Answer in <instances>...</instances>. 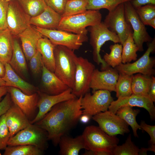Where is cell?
<instances>
[{
	"label": "cell",
	"mask_w": 155,
	"mask_h": 155,
	"mask_svg": "<svg viewBox=\"0 0 155 155\" xmlns=\"http://www.w3.org/2000/svg\"><path fill=\"white\" fill-rule=\"evenodd\" d=\"M125 106L144 108L148 111L151 119H155V107L154 102L148 96L133 94L129 96L119 98L111 102L108 109L109 111L116 114L120 107Z\"/></svg>",
	"instance_id": "cell-18"
},
{
	"label": "cell",
	"mask_w": 155,
	"mask_h": 155,
	"mask_svg": "<svg viewBox=\"0 0 155 155\" xmlns=\"http://www.w3.org/2000/svg\"><path fill=\"white\" fill-rule=\"evenodd\" d=\"M7 1H12V0H7Z\"/></svg>",
	"instance_id": "cell-54"
},
{
	"label": "cell",
	"mask_w": 155,
	"mask_h": 155,
	"mask_svg": "<svg viewBox=\"0 0 155 155\" xmlns=\"http://www.w3.org/2000/svg\"><path fill=\"white\" fill-rule=\"evenodd\" d=\"M75 69L72 93L76 97L83 96L90 90L92 75L95 65L88 60L82 57H77Z\"/></svg>",
	"instance_id": "cell-8"
},
{
	"label": "cell",
	"mask_w": 155,
	"mask_h": 155,
	"mask_svg": "<svg viewBox=\"0 0 155 155\" xmlns=\"http://www.w3.org/2000/svg\"><path fill=\"white\" fill-rule=\"evenodd\" d=\"M55 67L54 73L71 89L73 87L77 57L74 51L60 45L54 49Z\"/></svg>",
	"instance_id": "cell-2"
},
{
	"label": "cell",
	"mask_w": 155,
	"mask_h": 155,
	"mask_svg": "<svg viewBox=\"0 0 155 155\" xmlns=\"http://www.w3.org/2000/svg\"><path fill=\"white\" fill-rule=\"evenodd\" d=\"M146 25H149L154 29H155V18H154L148 21Z\"/></svg>",
	"instance_id": "cell-52"
},
{
	"label": "cell",
	"mask_w": 155,
	"mask_h": 155,
	"mask_svg": "<svg viewBox=\"0 0 155 155\" xmlns=\"http://www.w3.org/2000/svg\"><path fill=\"white\" fill-rule=\"evenodd\" d=\"M9 1L7 0H0V30L7 29V15Z\"/></svg>",
	"instance_id": "cell-41"
},
{
	"label": "cell",
	"mask_w": 155,
	"mask_h": 155,
	"mask_svg": "<svg viewBox=\"0 0 155 155\" xmlns=\"http://www.w3.org/2000/svg\"><path fill=\"white\" fill-rule=\"evenodd\" d=\"M87 0H68L66 3L62 17L83 13L86 11Z\"/></svg>",
	"instance_id": "cell-36"
},
{
	"label": "cell",
	"mask_w": 155,
	"mask_h": 155,
	"mask_svg": "<svg viewBox=\"0 0 155 155\" xmlns=\"http://www.w3.org/2000/svg\"><path fill=\"white\" fill-rule=\"evenodd\" d=\"M58 144L61 155H78L81 150H86L82 135L74 138L64 135L61 137Z\"/></svg>",
	"instance_id": "cell-25"
},
{
	"label": "cell",
	"mask_w": 155,
	"mask_h": 155,
	"mask_svg": "<svg viewBox=\"0 0 155 155\" xmlns=\"http://www.w3.org/2000/svg\"><path fill=\"white\" fill-rule=\"evenodd\" d=\"M91 117L87 115L82 114L80 117L79 120L82 123H86L89 121Z\"/></svg>",
	"instance_id": "cell-50"
},
{
	"label": "cell",
	"mask_w": 155,
	"mask_h": 155,
	"mask_svg": "<svg viewBox=\"0 0 155 155\" xmlns=\"http://www.w3.org/2000/svg\"><path fill=\"white\" fill-rule=\"evenodd\" d=\"M113 101L110 92L105 90H98L91 94L88 92L82 97L81 105L83 114L92 117L98 113L108 110Z\"/></svg>",
	"instance_id": "cell-9"
},
{
	"label": "cell",
	"mask_w": 155,
	"mask_h": 155,
	"mask_svg": "<svg viewBox=\"0 0 155 155\" xmlns=\"http://www.w3.org/2000/svg\"><path fill=\"white\" fill-rule=\"evenodd\" d=\"M55 45L48 38L43 36L38 42L37 49L41 54L43 64L50 71L54 72L55 67L54 49Z\"/></svg>",
	"instance_id": "cell-26"
},
{
	"label": "cell",
	"mask_w": 155,
	"mask_h": 155,
	"mask_svg": "<svg viewBox=\"0 0 155 155\" xmlns=\"http://www.w3.org/2000/svg\"><path fill=\"white\" fill-rule=\"evenodd\" d=\"M140 112L139 109H133L132 107L125 106L120 107L116 113L131 127L133 135L135 137H138L137 130H142L136 120V117Z\"/></svg>",
	"instance_id": "cell-28"
},
{
	"label": "cell",
	"mask_w": 155,
	"mask_h": 155,
	"mask_svg": "<svg viewBox=\"0 0 155 155\" xmlns=\"http://www.w3.org/2000/svg\"><path fill=\"white\" fill-rule=\"evenodd\" d=\"M119 72L109 67L101 71L94 70L90 84L93 92L98 90L115 92L116 86L118 78Z\"/></svg>",
	"instance_id": "cell-17"
},
{
	"label": "cell",
	"mask_w": 155,
	"mask_h": 155,
	"mask_svg": "<svg viewBox=\"0 0 155 155\" xmlns=\"http://www.w3.org/2000/svg\"><path fill=\"white\" fill-rule=\"evenodd\" d=\"M109 48L110 53H106L103 59L108 65L114 68L122 63V45L118 43H115L111 45Z\"/></svg>",
	"instance_id": "cell-35"
},
{
	"label": "cell",
	"mask_w": 155,
	"mask_h": 155,
	"mask_svg": "<svg viewBox=\"0 0 155 155\" xmlns=\"http://www.w3.org/2000/svg\"><path fill=\"white\" fill-rule=\"evenodd\" d=\"M148 48L144 55L133 63H121L115 68L119 72L132 75L136 73L152 76L155 74V59L150 57L155 50V38L148 44Z\"/></svg>",
	"instance_id": "cell-7"
},
{
	"label": "cell",
	"mask_w": 155,
	"mask_h": 155,
	"mask_svg": "<svg viewBox=\"0 0 155 155\" xmlns=\"http://www.w3.org/2000/svg\"><path fill=\"white\" fill-rule=\"evenodd\" d=\"M0 150H1V149H0V155H1V152H0Z\"/></svg>",
	"instance_id": "cell-55"
},
{
	"label": "cell",
	"mask_w": 155,
	"mask_h": 155,
	"mask_svg": "<svg viewBox=\"0 0 155 155\" xmlns=\"http://www.w3.org/2000/svg\"><path fill=\"white\" fill-rule=\"evenodd\" d=\"M148 151H151L155 152V144H150L148 148H141L139 149V155H146Z\"/></svg>",
	"instance_id": "cell-48"
},
{
	"label": "cell",
	"mask_w": 155,
	"mask_h": 155,
	"mask_svg": "<svg viewBox=\"0 0 155 155\" xmlns=\"http://www.w3.org/2000/svg\"><path fill=\"white\" fill-rule=\"evenodd\" d=\"M125 17L130 24L133 30V38L138 48V51H144V42H150L152 39L148 32L145 25L138 15L135 8L131 1L124 3Z\"/></svg>",
	"instance_id": "cell-12"
},
{
	"label": "cell",
	"mask_w": 155,
	"mask_h": 155,
	"mask_svg": "<svg viewBox=\"0 0 155 155\" xmlns=\"http://www.w3.org/2000/svg\"><path fill=\"white\" fill-rule=\"evenodd\" d=\"M5 72V68L4 65L0 61V77L2 78Z\"/></svg>",
	"instance_id": "cell-51"
},
{
	"label": "cell",
	"mask_w": 155,
	"mask_h": 155,
	"mask_svg": "<svg viewBox=\"0 0 155 155\" xmlns=\"http://www.w3.org/2000/svg\"><path fill=\"white\" fill-rule=\"evenodd\" d=\"M152 82L148 93V96L154 102L155 101V78L152 76Z\"/></svg>",
	"instance_id": "cell-46"
},
{
	"label": "cell",
	"mask_w": 155,
	"mask_h": 155,
	"mask_svg": "<svg viewBox=\"0 0 155 155\" xmlns=\"http://www.w3.org/2000/svg\"><path fill=\"white\" fill-rule=\"evenodd\" d=\"M82 96L57 104L42 118L34 123L46 131L48 140L54 146L57 145L61 137L77 124L83 114L81 105Z\"/></svg>",
	"instance_id": "cell-1"
},
{
	"label": "cell",
	"mask_w": 155,
	"mask_h": 155,
	"mask_svg": "<svg viewBox=\"0 0 155 155\" xmlns=\"http://www.w3.org/2000/svg\"><path fill=\"white\" fill-rule=\"evenodd\" d=\"M82 135L87 150L111 152L119 141L115 136L108 135L99 127L93 125L86 127Z\"/></svg>",
	"instance_id": "cell-5"
},
{
	"label": "cell",
	"mask_w": 155,
	"mask_h": 155,
	"mask_svg": "<svg viewBox=\"0 0 155 155\" xmlns=\"http://www.w3.org/2000/svg\"><path fill=\"white\" fill-rule=\"evenodd\" d=\"M4 155H41L43 150L39 148L32 145H19L7 146Z\"/></svg>",
	"instance_id": "cell-33"
},
{
	"label": "cell",
	"mask_w": 155,
	"mask_h": 155,
	"mask_svg": "<svg viewBox=\"0 0 155 155\" xmlns=\"http://www.w3.org/2000/svg\"><path fill=\"white\" fill-rule=\"evenodd\" d=\"M5 114L0 117L1 150H5V149L7 146V142L10 137L9 131L6 123Z\"/></svg>",
	"instance_id": "cell-39"
},
{
	"label": "cell",
	"mask_w": 155,
	"mask_h": 155,
	"mask_svg": "<svg viewBox=\"0 0 155 155\" xmlns=\"http://www.w3.org/2000/svg\"><path fill=\"white\" fill-rule=\"evenodd\" d=\"M43 36L55 45L66 46L73 51L78 50L88 41L87 35L72 34L57 29H48L35 27Z\"/></svg>",
	"instance_id": "cell-10"
},
{
	"label": "cell",
	"mask_w": 155,
	"mask_h": 155,
	"mask_svg": "<svg viewBox=\"0 0 155 155\" xmlns=\"http://www.w3.org/2000/svg\"><path fill=\"white\" fill-rule=\"evenodd\" d=\"M47 5L61 16L68 0H44Z\"/></svg>",
	"instance_id": "cell-42"
},
{
	"label": "cell",
	"mask_w": 155,
	"mask_h": 155,
	"mask_svg": "<svg viewBox=\"0 0 155 155\" xmlns=\"http://www.w3.org/2000/svg\"><path fill=\"white\" fill-rule=\"evenodd\" d=\"M38 93L39 99L37 106L38 111L34 118L30 121L32 124L40 120L55 105L76 97L72 93V90L70 88L57 95H50L40 91Z\"/></svg>",
	"instance_id": "cell-16"
},
{
	"label": "cell",
	"mask_w": 155,
	"mask_h": 155,
	"mask_svg": "<svg viewBox=\"0 0 155 155\" xmlns=\"http://www.w3.org/2000/svg\"><path fill=\"white\" fill-rule=\"evenodd\" d=\"M61 16L47 6L44 10L38 15L31 17L30 25L42 28L57 29L62 19Z\"/></svg>",
	"instance_id": "cell-23"
},
{
	"label": "cell",
	"mask_w": 155,
	"mask_h": 155,
	"mask_svg": "<svg viewBox=\"0 0 155 155\" xmlns=\"http://www.w3.org/2000/svg\"><path fill=\"white\" fill-rule=\"evenodd\" d=\"M87 10H99L105 9L109 11L113 10L119 5L133 0H87Z\"/></svg>",
	"instance_id": "cell-34"
},
{
	"label": "cell",
	"mask_w": 155,
	"mask_h": 155,
	"mask_svg": "<svg viewBox=\"0 0 155 155\" xmlns=\"http://www.w3.org/2000/svg\"><path fill=\"white\" fill-rule=\"evenodd\" d=\"M42 73V92L50 95H57L62 93L69 88L54 72L47 69L43 63Z\"/></svg>",
	"instance_id": "cell-21"
},
{
	"label": "cell",
	"mask_w": 155,
	"mask_h": 155,
	"mask_svg": "<svg viewBox=\"0 0 155 155\" xmlns=\"http://www.w3.org/2000/svg\"><path fill=\"white\" fill-rule=\"evenodd\" d=\"M30 69L33 74L37 75L42 71L43 62L40 53L38 51L29 60Z\"/></svg>",
	"instance_id": "cell-40"
},
{
	"label": "cell",
	"mask_w": 155,
	"mask_h": 155,
	"mask_svg": "<svg viewBox=\"0 0 155 155\" xmlns=\"http://www.w3.org/2000/svg\"><path fill=\"white\" fill-rule=\"evenodd\" d=\"M5 114L6 123L9 131L10 137L31 124L25 114L13 102Z\"/></svg>",
	"instance_id": "cell-19"
},
{
	"label": "cell",
	"mask_w": 155,
	"mask_h": 155,
	"mask_svg": "<svg viewBox=\"0 0 155 155\" xmlns=\"http://www.w3.org/2000/svg\"><path fill=\"white\" fill-rule=\"evenodd\" d=\"M31 17L17 3L9 1L7 22V28L12 36H18L30 25Z\"/></svg>",
	"instance_id": "cell-14"
},
{
	"label": "cell",
	"mask_w": 155,
	"mask_h": 155,
	"mask_svg": "<svg viewBox=\"0 0 155 155\" xmlns=\"http://www.w3.org/2000/svg\"><path fill=\"white\" fill-rule=\"evenodd\" d=\"M135 9L139 18L145 25L148 21L155 18V5L147 4Z\"/></svg>",
	"instance_id": "cell-38"
},
{
	"label": "cell",
	"mask_w": 155,
	"mask_h": 155,
	"mask_svg": "<svg viewBox=\"0 0 155 155\" xmlns=\"http://www.w3.org/2000/svg\"><path fill=\"white\" fill-rule=\"evenodd\" d=\"M48 134L43 129L34 124H30L10 137L7 146L32 145L43 150L48 147Z\"/></svg>",
	"instance_id": "cell-6"
},
{
	"label": "cell",
	"mask_w": 155,
	"mask_h": 155,
	"mask_svg": "<svg viewBox=\"0 0 155 155\" xmlns=\"http://www.w3.org/2000/svg\"><path fill=\"white\" fill-rule=\"evenodd\" d=\"M18 36L21 41L24 55L27 59L29 60L37 51L38 41L43 36L35 27L30 25Z\"/></svg>",
	"instance_id": "cell-20"
},
{
	"label": "cell",
	"mask_w": 155,
	"mask_h": 155,
	"mask_svg": "<svg viewBox=\"0 0 155 155\" xmlns=\"http://www.w3.org/2000/svg\"><path fill=\"white\" fill-rule=\"evenodd\" d=\"M12 102L10 95L8 92L3 100L0 102V117L6 113Z\"/></svg>",
	"instance_id": "cell-44"
},
{
	"label": "cell",
	"mask_w": 155,
	"mask_h": 155,
	"mask_svg": "<svg viewBox=\"0 0 155 155\" xmlns=\"http://www.w3.org/2000/svg\"><path fill=\"white\" fill-rule=\"evenodd\" d=\"M102 18L99 10H87L81 13L62 17L57 29L87 35L88 30L86 28L100 23Z\"/></svg>",
	"instance_id": "cell-3"
},
{
	"label": "cell",
	"mask_w": 155,
	"mask_h": 155,
	"mask_svg": "<svg viewBox=\"0 0 155 155\" xmlns=\"http://www.w3.org/2000/svg\"><path fill=\"white\" fill-rule=\"evenodd\" d=\"M8 92V87L4 86L0 87V102L2 97Z\"/></svg>",
	"instance_id": "cell-49"
},
{
	"label": "cell",
	"mask_w": 155,
	"mask_h": 155,
	"mask_svg": "<svg viewBox=\"0 0 155 155\" xmlns=\"http://www.w3.org/2000/svg\"><path fill=\"white\" fill-rule=\"evenodd\" d=\"M152 80V76L140 73L133 75L131 81L132 93L139 95L148 96Z\"/></svg>",
	"instance_id": "cell-29"
},
{
	"label": "cell",
	"mask_w": 155,
	"mask_h": 155,
	"mask_svg": "<svg viewBox=\"0 0 155 155\" xmlns=\"http://www.w3.org/2000/svg\"><path fill=\"white\" fill-rule=\"evenodd\" d=\"M99 127L108 135H123L130 131L128 125L116 114L107 110L92 116Z\"/></svg>",
	"instance_id": "cell-13"
},
{
	"label": "cell",
	"mask_w": 155,
	"mask_h": 155,
	"mask_svg": "<svg viewBox=\"0 0 155 155\" xmlns=\"http://www.w3.org/2000/svg\"><path fill=\"white\" fill-rule=\"evenodd\" d=\"M131 2L135 8L147 4L155 5V0H133Z\"/></svg>",
	"instance_id": "cell-45"
},
{
	"label": "cell",
	"mask_w": 155,
	"mask_h": 155,
	"mask_svg": "<svg viewBox=\"0 0 155 155\" xmlns=\"http://www.w3.org/2000/svg\"><path fill=\"white\" fill-rule=\"evenodd\" d=\"M13 36L7 28L0 30V61L4 65L9 63L12 55Z\"/></svg>",
	"instance_id": "cell-27"
},
{
	"label": "cell",
	"mask_w": 155,
	"mask_h": 155,
	"mask_svg": "<svg viewBox=\"0 0 155 155\" xmlns=\"http://www.w3.org/2000/svg\"><path fill=\"white\" fill-rule=\"evenodd\" d=\"M140 125L142 129L146 131L150 135V139L149 143L155 144V126L147 124L143 121L141 122Z\"/></svg>",
	"instance_id": "cell-43"
},
{
	"label": "cell",
	"mask_w": 155,
	"mask_h": 155,
	"mask_svg": "<svg viewBox=\"0 0 155 155\" xmlns=\"http://www.w3.org/2000/svg\"><path fill=\"white\" fill-rule=\"evenodd\" d=\"M124 3L109 11L103 22L111 31L118 35L122 45L129 34L133 33L131 26L125 17Z\"/></svg>",
	"instance_id": "cell-11"
},
{
	"label": "cell",
	"mask_w": 155,
	"mask_h": 155,
	"mask_svg": "<svg viewBox=\"0 0 155 155\" xmlns=\"http://www.w3.org/2000/svg\"><path fill=\"white\" fill-rule=\"evenodd\" d=\"M119 73V77L116 86V96L118 98L129 96L133 94L131 89L133 75Z\"/></svg>",
	"instance_id": "cell-31"
},
{
	"label": "cell",
	"mask_w": 155,
	"mask_h": 155,
	"mask_svg": "<svg viewBox=\"0 0 155 155\" xmlns=\"http://www.w3.org/2000/svg\"><path fill=\"white\" fill-rule=\"evenodd\" d=\"M22 9L31 18L42 13L47 7L44 0H17Z\"/></svg>",
	"instance_id": "cell-32"
},
{
	"label": "cell",
	"mask_w": 155,
	"mask_h": 155,
	"mask_svg": "<svg viewBox=\"0 0 155 155\" xmlns=\"http://www.w3.org/2000/svg\"><path fill=\"white\" fill-rule=\"evenodd\" d=\"M133 33H130L122 45V63H129L137 59V52L138 48L135 43L133 38Z\"/></svg>",
	"instance_id": "cell-30"
},
{
	"label": "cell",
	"mask_w": 155,
	"mask_h": 155,
	"mask_svg": "<svg viewBox=\"0 0 155 155\" xmlns=\"http://www.w3.org/2000/svg\"><path fill=\"white\" fill-rule=\"evenodd\" d=\"M24 54L18 41L14 39L12 55L8 63L18 74L23 79H26L28 73Z\"/></svg>",
	"instance_id": "cell-24"
},
{
	"label": "cell",
	"mask_w": 155,
	"mask_h": 155,
	"mask_svg": "<svg viewBox=\"0 0 155 155\" xmlns=\"http://www.w3.org/2000/svg\"><path fill=\"white\" fill-rule=\"evenodd\" d=\"M5 74L2 78L5 86L18 88L28 95H31L39 91L34 86L26 81L18 74L8 63L4 64Z\"/></svg>",
	"instance_id": "cell-22"
},
{
	"label": "cell",
	"mask_w": 155,
	"mask_h": 155,
	"mask_svg": "<svg viewBox=\"0 0 155 155\" xmlns=\"http://www.w3.org/2000/svg\"><path fill=\"white\" fill-rule=\"evenodd\" d=\"M82 154L83 155H112V153L107 151H94L87 150Z\"/></svg>",
	"instance_id": "cell-47"
},
{
	"label": "cell",
	"mask_w": 155,
	"mask_h": 155,
	"mask_svg": "<svg viewBox=\"0 0 155 155\" xmlns=\"http://www.w3.org/2000/svg\"><path fill=\"white\" fill-rule=\"evenodd\" d=\"M139 149L132 141L130 134L125 143L121 145H117L111 153L112 155H139Z\"/></svg>",
	"instance_id": "cell-37"
},
{
	"label": "cell",
	"mask_w": 155,
	"mask_h": 155,
	"mask_svg": "<svg viewBox=\"0 0 155 155\" xmlns=\"http://www.w3.org/2000/svg\"><path fill=\"white\" fill-rule=\"evenodd\" d=\"M8 92L10 95L13 102L22 111L30 121L32 120L34 118V114L38 108V92L28 95L18 88L11 86L8 87Z\"/></svg>",
	"instance_id": "cell-15"
},
{
	"label": "cell",
	"mask_w": 155,
	"mask_h": 155,
	"mask_svg": "<svg viewBox=\"0 0 155 155\" xmlns=\"http://www.w3.org/2000/svg\"><path fill=\"white\" fill-rule=\"evenodd\" d=\"M4 86H5V82L2 78L0 77V87Z\"/></svg>",
	"instance_id": "cell-53"
},
{
	"label": "cell",
	"mask_w": 155,
	"mask_h": 155,
	"mask_svg": "<svg viewBox=\"0 0 155 155\" xmlns=\"http://www.w3.org/2000/svg\"><path fill=\"white\" fill-rule=\"evenodd\" d=\"M90 44L93 49V58L94 62L99 65H102V69L104 70L109 66L107 65L100 55L102 46L107 41H111L115 43H120L118 35L111 31L103 22L89 26Z\"/></svg>",
	"instance_id": "cell-4"
}]
</instances>
